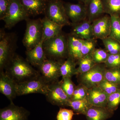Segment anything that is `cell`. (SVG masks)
Here are the masks:
<instances>
[{
    "label": "cell",
    "instance_id": "cell-2",
    "mask_svg": "<svg viewBox=\"0 0 120 120\" xmlns=\"http://www.w3.org/2000/svg\"><path fill=\"white\" fill-rule=\"evenodd\" d=\"M43 47L47 59L61 61L68 57V36L62 32L43 41Z\"/></svg>",
    "mask_w": 120,
    "mask_h": 120
},
{
    "label": "cell",
    "instance_id": "cell-27",
    "mask_svg": "<svg viewBox=\"0 0 120 120\" xmlns=\"http://www.w3.org/2000/svg\"><path fill=\"white\" fill-rule=\"evenodd\" d=\"M105 49L109 54H117L120 53V42L114 39L109 37L102 40Z\"/></svg>",
    "mask_w": 120,
    "mask_h": 120
},
{
    "label": "cell",
    "instance_id": "cell-18",
    "mask_svg": "<svg viewBox=\"0 0 120 120\" xmlns=\"http://www.w3.org/2000/svg\"><path fill=\"white\" fill-rule=\"evenodd\" d=\"M29 16L45 13L48 0H20Z\"/></svg>",
    "mask_w": 120,
    "mask_h": 120
},
{
    "label": "cell",
    "instance_id": "cell-24",
    "mask_svg": "<svg viewBox=\"0 0 120 120\" xmlns=\"http://www.w3.org/2000/svg\"><path fill=\"white\" fill-rule=\"evenodd\" d=\"M105 13L120 17V0H102Z\"/></svg>",
    "mask_w": 120,
    "mask_h": 120
},
{
    "label": "cell",
    "instance_id": "cell-22",
    "mask_svg": "<svg viewBox=\"0 0 120 120\" xmlns=\"http://www.w3.org/2000/svg\"><path fill=\"white\" fill-rule=\"evenodd\" d=\"M68 38V57L78 62L82 58V50L83 40L69 34Z\"/></svg>",
    "mask_w": 120,
    "mask_h": 120
},
{
    "label": "cell",
    "instance_id": "cell-38",
    "mask_svg": "<svg viewBox=\"0 0 120 120\" xmlns=\"http://www.w3.org/2000/svg\"><path fill=\"white\" fill-rule=\"evenodd\" d=\"M11 0H0V19L3 20L8 12Z\"/></svg>",
    "mask_w": 120,
    "mask_h": 120
},
{
    "label": "cell",
    "instance_id": "cell-35",
    "mask_svg": "<svg viewBox=\"0 0 120 120\" xmlns=\"http://www.w3.org/2000/svg\"><path fill=\"white\" fill-rule=\"evenodd\" d=\"M88 88L81 84L76 86L71 101L80 100L86 98Z\"/></svg>",
    "mask_w": 120,
    "mask_h": 120
},
{
    "label": "cell",
    "instance_id": "cell-39",
    "mask_svg": "<svg viewBox=\"0 0 120 120\" xmlns=\"http://www.w3.org/2000/svg\"><path fill=\"white\" fill-rule=\"evenodd\" d=\"M76 0L78 1L79 2H82V3L85 4L86 1H87V0Z\"/></svg>",
    "mask_w": 120,
    "mask_h": 120
},
{
    "label": "cell",
    "instance_id": "cell-32",
    "mask_svg": "<svg viewBox=\"0 0 120 120\" xmlns=\"http://www.w3.org/2000/svg\"><path fill=\"white\" fill-rule=\"evenodd\" d=\"M98 86L109 95L120 89V85L111 82L105 79L99 84Z\"/></svg>",
    "mask_w": 120,
    "mask_h": 120
},
{
    "label": "cell",
    "instance_id": "cell-15",
    "mask_svg": "<svg viewBox=\"0 0 120 120\" xmlns=\"http://www.w3.org/2000/svg\"><path fill=\"white\" fill-rule=\"evenodd\" d=\"M71 26L72 28L70 34L74 37L83 40L94 38L91 23L87 19Z\"/></svg>",
    "mask_w": 120,
    "mask_h": 120
},
{
    "label": "cell",
    "instance_id": "cell-19",
    "mask_svg": "<svg viewBox=\"0 0 120 120\" xmlns=\"http://www.w3.org/2000/svg\"><path fill=\"white\" fill-rule=\"evenodd\" d=\"M84 4L86 9L87 19L91 23L105 13L102 0H87Z\"/></svg>",
    "mask_w": 120,
    "mask_h": 120
},
{
    "label": "cell",
    "instance_id": "cell-37",
    "mask_svg": "<svg viewBox=\"0 0 120 120\" xmlns=\"http://www.w3.org/2000/svg\"><path fill=\"white\" fill-rule=\"evenodd\" d=\"M75 114V113L72 109L61 107L57 115V120H72Z\"/></svg>",
    "mask_w": 120,
    "mask_h": 120
},
{
    "label": "cell",
    "instance_id": "cell-9",
    "mask_svg": "<svg viewBox=\"0 0 120 120\" xmlns=\"http://www.w3.org/2000/svg\"><path fill=\"white\" fill-rule=\"evenodd\" d=\"M63 61L47 58L38 68L40 75L49 83L58 81L60 76V67Z\"/></svg>",
    "mask_w": 120,
    "mask_h": 120
},
{
    "label": "cell",
    "instance_id": "cell-4",
    "mask_svg": "<svg viewBox=\"0 0 120 120\" xmlns=\"http://www.w3.org/2000/svg\"><path fill=\"white\" fill-rule=\"evenodd\" d=\"M26 26L22 40V43L26 50L32 49L42 41V19L26 20Z\"/></svg>",
    "mask_w": 120,
    "mask_h": 120
},
{
    "label": "cell",
    "instance_id": "cell-31",
    "mask_svg": "<svg viewBox=\"0 0 120 120\" xmlns=\"http://www.w3.org/2000/svg\"><path fill=\"white\" fill-rule=\"evenodd\" d=\"M120 104V89L109 95L106 107L113 112L116 110Z\"/></svg>",
    "mask_w": 120,
    "mask_h": 120
},
{
    "label": "cell",
    "instance_id": "cell-7",
    "mask_svg": "<svg viewBox=\"0 0 120 120\" xmlns=\"http://www.w3.org/2000/svg\"><path fill=\"white\" fill-rule=\"evenodd\" d=\"M29 17L20 0H11L8 12L3 19L5 27L11 29L19 22Z\"/></svg>",
    "mask_w": 120,
    "mask_h": 120
},
{
    "label": "cell",
    "instance_id": "cell-8",
    "mask_svg": "<svg viewBox=\"0 0 120 120\" xmlns=\"http://www.w3.org/2000/svg\"><path fill=\"white\" fill-rule=\"evenodd\" d=\"M106 68L104 64H95L88 71L77 75L79 83L82 84L88 89L98 86L105 79Z\"/></svg>",
    "mask_w": 120,
    "mask_h": 120
},
{
    "label": "cell",
    "instance_id": "cell-3",
    "mask_svg": "<svg viewBox=\"0 0 120 120\" xmlns=\"http://www.w3.org/2000/svg\"><path fill=\"white\" fill-rule=\"evenodd\" d=\"M17 37L14 33L0 31V71H4L15 56L17 48Z\"/></svg>",
    "mask_w": 120,
    "mask_h": 120
},
{
    "label": "cell",
    "instance_id": "cell-6",
    "mask_svg": "<svg viewBox=\"0 0 120 120\" xmlns=\"http://www.w3.org/2000/svg\"><path fill=\"white\" fill-rule=\"evenodd\" d=\"M45 14V17L63 26L71 25L61 0H48Z\"/></svg>",
    "mask_w": 120,
    "mask_h": 120
},
{
    "label": "cell",
    "instance_id": "cell-20",
    "mask_svg": "<svg viewBox=\"0 0 120 120\" xmlns=\"http://www.w3.org/2000/svg\"><path fill=\"white\" fill-rule=\"evenodd\" d=\"M114 112L107 107L91 105L84 116L87 120H106L112 117Z\"/></svg>",
    "mask_w": 120,
    "mask_h": 120
},
{
    "label": "cell",
    "instance_id": "cell-11",
    "mask_svg": "<svg viewBox=\"0 0 120 120\" xmlns=\"http://www.w3.org/2000/svg\"><path fill=\"white\" fill-rule=\"evenodd\" d=\"M65 12L72 24L77 23L87 19L86 5L83 3L64 2Z\"/></svg>",
    "mask_w": 120,
    "mask_h": 120
},
{
    "label": "cell",
    "instance_id": "cell-13",
    "mask_svg": "<svg viewBox=\"0 0 120 120\" xmlns=\"http://www.w3.org/2000/svg\"><path fill=\"white\" fill-rule=\"evenodd\" d=\"M94 38L101 40L109 37L111 29V17L107 15L95 19L91 23Z\"/></svg>",
    "mask_w": 120,
    "mask_h": 120
},
{
    "label": "cell",
    "instance_id": "cell-30",
    "mask_svg": "<svg viewBox=\"0 0 120 120\" xmlns=\"http://www.w3.org/2000/svg\"><path fill=\"white\" fill-rule=\"evenodd\" d=\"M109 54L105 49L96 48L91 53L93 60L96 64H104L107 60Z\"/></svg>",
    "mask_w": 120,
    "mask_h": 120
},
{
    "label": "cell",
    "instance_id": "cell-23",
    "mask_svg": "<svg viewBox=\"0 0 120 120\" xmlns=\"http://www.w3.org/2000/svg\"><path fill=\"white\" fill-rule=\"evenodd\" d=\"M77 62L72 58L68 57L63 61L60 67V76L62 79L65 78H71L74 75H77Z\"/></svg>",
    "mask_w": 120,
    "mask_h": 120
},
{
    "label": "cell",
    "instance_id": "cell-1",
    "mask_svg": "<svg viewBox=\"0 0 120 120\" xmlns=\"http://www.w3.org/2000/svg\"><path fill=\"white\" fill-rule=\"evenodd\" d=\"M5 72L16 83L38 77L40 75L26 60L16 53L5 69Z\"/></svg>",
    "mask_w": 120,
    "mask_h": 120
},
{
    "label": "cell",
    "instance_id": "cell-5",
    "mask_svg": "<svg viewBox=\"0 0 120 120\" xmlns=\"http://www.w3.org/2000/svg\"><path fill=\"white\" fill-rule=\"evenodd\" d=\"M49 84L40 75L25 82L16 83L17 96L31 94H40L45 95L49 90Z\"/></svg>",
    "mask_w": 120,
    "mask_h": 120
},
{
    "label": "cell",
    "instance_id": "cell-21",
    "mask_svg": "<svg viewBox=\"0 0 120 120\" xmlns=\"http://www.w3.org/2000/svg\"><path fill=\"white\" fill-rule=\"evenodd\" d=\"M42 40L43 41L57 36L62 32L63 26L57 24L45 17L42 19Z\"/></svg>",
    "mask_w": 120,
    "mask_h": 120
},
{
    "label": "cell",
    "instance_id": "cell-25",
    "mask_svg": "<svg viewBox=\"0 0 120 120\" xmlns=\"http://www.w3.org/2000/svg\"><path fill=\"white\" fill-rule=\"evenodd\" d=\"M91 106L86 98L75 101L70 100L68 104V106L71 108L75 114L84 115Z\"/></svg>",
    "mask_w": 120,
    "mask_h": 120
},
{
    "label": "cell",
    "instance_id": "cell-14",
    "mask_svg": "<svg viewBox=\"0 0 120 120\" xmlns=\"http://www.w3.org/2000/svg\"><path fill=\"white\" fill-rule=\"evenodd\" d=\"M16 83L4 71L0 72V92L10 101L13 102L17 96Z\"/></svg>",
    "mask_w": 120,
    "mask_h": 120
},
{
    "label": "cell",
    "instance_id": "cell-12",
    "mask_svg": "<svg viewBox=\"0 0 120 120\" xmlns=\"http://www.w3.org/2000/svg\"><path fill=\"white\" fill-rule=\"evenodd\" d=\"M30 113L22 107L16 105L13 102L0 110V120H27Z\"/></svg>",
    "mask_w": 120,
    "mask_h": 120
},
{
    "label": "cell",
    "instance_id": "cell-33",
    "mask_svg": "<svg viewBox=\"0 0 120 120\" xmlns=\"http://www.w3.org/2000/svg\"><path fill=\"white\" fill-rule=\"evenodd\" d=\"M71 79V78H65L61 81L62 88L70 100L76 86Z\"/></svg>",
    "mask_w": 120,
    "mask_h": 120
},
{
    "label": "cell",
    "instance_id": "cell-16",
    "mask_svg": "<svg viewBox=\"0 0 120 120\" xmlns=\"http://www.w3.org/2000/svg\"><path fill=\"white\" fill-rule=\"evenodd\" d=\"M108 97L109 95L97 86L88 89L86 99L91 105L105 107Z\"/></svg>",
    "mask_w": 120,
    "mask_h": 120
},
{
    "label": "cell",
    "instance_id": "cell-17",
    "mask_svg": "<svg viewBox=\"0 0 120 120\" xmlns=\"http://www.w3.org/2000/svg\"><path fill=\"white\" fill-rule=\"evenodd\" d=\"M42 41L32 49L26 50V60L32 66L38 68L47 59Z\"/></svg>",
    "mask_w": 120,
    "mask_h": 120
},
{
    "label": "cell",
    "instance_id": "cell-10",
    "mask_svg": "<svg viewBox=\"0 0 120 120\" xmlns=\"http://www.w3.org/2000/svg\"><path fill=\"white\" fill-rule=\"evenodd\" d=\"M45 96L52 105L60 107L68 106L70 100L62 88L61 81L58 80L49 84V90Z\"/></svg>",
    "mask_w": 120,
    "mask_h": 120
},
{
    "label": "cell",
    "instance_id": "cell-34",
    "mask_svg": "<svg viewBox=\"0 0 120 120\" xmlns=\"http://www.w3.org/2000/svg\"><path fill=\"white\" fill-rule=\"evenodd\" d=\"M95 38L83 40L82 50V57L92 53L96 49Z\"/></svg>",
    "mask_w": 120,
    "mask_h": 120
},
{
    "label": "cell",
    "instance_id": "cell-26",
    "mask_svg": "<svg viewBox=\"0 0 120 120\" xmlns=\"http://www.w3.org/2000/svg\"><path fill=\"white\" fill-rule=\"evenodd\" d=\"M77 64L79 67L77 68V75L88 71L96 64L91 54L82 57L77 62Z\"/></svg>",
    "mask_w": 120,
    "mask_h": 120
},
{
    "label": "cell",
    "instance_id": "cell-36",
    "mask_svg": "<svg viewBox=\"0 0 120 120\" xmlns=\"http://www.w3.org/2000/svg\"><path fill=\"white\" fill-rule=\"evenodd\" d=\"M107 68H120V53L117 54H109L104 63Z\"/></svg>",
    "mask_w": 120,
    "mask_h": 120
},
{
    "label": "cell",
    "instance_id": "cell-29",
    "mask_svg": "<svg viewBox=\"0 0 120 120\" xmlns=\"http://www.w3.org/2000/svg\"><path fill=\"white\" fill-rule=\"evenodd\" d=\"M105 79L108 81L120 85V68H106Z\"/></svg>",
    "mask_w": 120,
    "mask_h": 120
},
{
    "label": "cell",
    "instance_id": "cell-28",
    "mask_svg": "<svg viewBox=\"0 0 120 120\" xmlns=\"http://www.w3.org/2000/svg\"><path fill=\"white\" fill-rule=\"evenodd\" d=\"M111 25L109 37L116 39L120 42V17L112 16Z\"/></svg>",
    "mask_w": 120,
    "mask_h": 120
}]
</instances>
